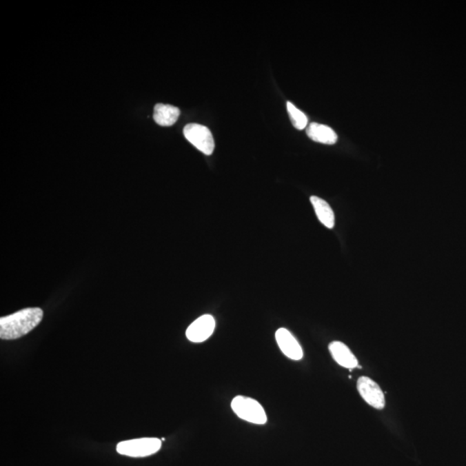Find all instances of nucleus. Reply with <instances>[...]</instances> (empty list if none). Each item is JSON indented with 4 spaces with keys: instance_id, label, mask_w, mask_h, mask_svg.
<instances>
[{
    "instance_id": "obj_12",
    "label": "nucleus",
    "mask_w": 466,
    "mask_h": 466,
    "mask_svg": "<svg viewBox=\"0 0 466 466\" xmlns=\"http://www.w3.org/2000/svg\"><path fill=\"white\" fill-rule=\"evenodd\" d=\"M287 110L294 128L303 130L307 128L308 123L307 116L301 110L298 109L296 105L290 101L287 102Z\"/></svg>"
},
{
    "instance_id": "obj_1",
    "label": "nucleus",
    "mask_w": 466,
    "mask_h": 466,
    "mask_svg": "<svg viewBox=\"0 0 466 466\" xmlns=\"http://www.w3.org/2000/svg\"><path fill=\"white\" fill-rule=\"evenodd\" d=\"M43 311L39 307L20 310L8 316L0 318V338L12 341L28 334L40 324Z\"/></svg>"
},
{
    "instance_id": "obj_5",
    "label": "nucleus",
    "mask_w": 466,
    "mask_h": 466,
    "mask_svg": "<svg viewBox=\"0 0 466 466\" xmlns=\"http://www.w3.org/2000/svg\"><path fill=\"white\" fill-rule=\"evenodd\" d=\"M358 390L362 398L369 406L381 410L385 407V397L380 386L367 376H361L358 380Z\"/></svg>"
},
{
    "instance_id": "obj_8",
    "label": "nucleus",
    "mask_w": 466,
    "mask_h": 466,
    "mask_svg": "<svg viewBox=\"0 0 466 466\" xmlns=\"http://www.w3.org/2000/svg\"><path fill=\"white\" fill-rule=\"evenodd\" d=\"M329 350H330L332 358L339 365L348 369L358 367L357 358L344 343L341 341L332 342L329 345Z\"/></svg>"
},
{
    "instance_id": "obj_3",
    "label": "nucleus",
    "mask_w": 466,
    "mask_h": 466,
    "mask_svg": "<svg viewBox=\"0 0 466 466\" xmlns=\"http://www.w3.org/2000/svg\"><path fill=\"white\" fill-rule=\"evenodd\" d=\"M162 441L156 438H142L136 440L122 441L116 445L119 454L132 458H143L159 452Z\"/></svg>"
},
{
    "instance_id": "obj_11",
    "label": "nucleus",
    "mask_w": 466,
    "mask_h": 466,
    "mask_svg": "<svg viewBox=\"0 0 466 466\" xmlns=\"http://www.w3.org/2000/svg\"><path fill=\"white\" fill-rule=\"evenodd\" d=\"M180 110L176 106L157 104L154 108V121L161 126H171L177 121Z\"/></svg>"
},
{
    "instance_id": "obj_10",
    "label": "nucleus",
    "mask_w": 466,
    "mask_h": 466,
    "mask_svg": "<svg viewBox=\"0 0 466 466\" xmlns=\"http://www.w3.org/2000/svg\"><path fill=\"white\" fill-rule=\"evenodd\" d=\"M310 201L314 209L318 221L328 229H332L335 225V215L330 205L318 196H311Z\"/></svg>"
},
{
    "instance_id": "obj_7",
    "label": "nucleus",
    "mask_w": 466,
    "mask_h": 466,
    "mask_svg": "<svg viewBox=\"0 0 466 466\" xmlns=\"http://www.w3.org/2000/svg\"><path fill=\"white\" fill-rule=\"evenodd\" d=\"M276 339L281 351L292 361L303 358V350L294 336L286 328H279L276 332Z\"/></svg>"
},
{
    "instance_id": "obj_9",
    "label": "nucleus",
    "mask_w": 466,
    "mask_h": 466,
    "mask_svg": "<svg viewBox=\"0 0 466 466\" xmlns=\"http://www.w3.org/2000/svg\"><path fill=\"white\" fill-rule=\"evenodd\" d=\"M308 138L314 142L332 145L338 141V135L327 125L311 123L307 128Z\"/></svg>"
},
{
    "instance_id": "obj_4",
    "label": "nucleus",
    "mask_w": 466,
    "mask_h": 466,
    "mask_svg": "<svg viewBox=\"0 0 466 466\" xmlns=\"http://www.w3.org/2000/svg\"><path fill=\"white\" fill-rule=\"evenodd\" d=\"M185 138L205 155L214 153L215 143L210 130L199 124H188L183 129Z\"/></svg>"
},
{
    "instance_id": "obj_6",
    "label": "nucleus",
    "mask_w": 466,
    "mask_h": 466,
    "mask_svg": "<svg viewBox=\"0 0 466 466\" xmlns=\"http://www.w3.org/2000/svg\"><path fill=\"white\" fill-rule=\"evenodd\" d=\"M214 329V318L210 314H205L198 318L188 327L186 336L191 342L201 343L211 337Z\"/></svg>"
},
{
    "instance_id": "obj_2",
    "label": "nucleus",
    "mask_w": 466,
    "mask_h": 466,
    "mask_svg": "<svg viewBox=\"0 0 466 466\" xmlns=\"http://www.w3.org/2000/svg\"><path fill=\"white\" fill-rule=\"evenodd\" d=\"M232 409L241 419L256 425L267 423V414L261 404L247 396H236L232 402Z\"/></svg>"
}]
</instances>
